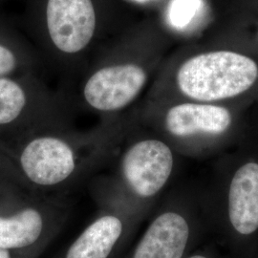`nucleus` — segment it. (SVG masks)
Segmentation results:
<instances>
[{
  "instance_id": "f257e3e1",
  "label": "nucleus",
  "mask_w": 258,
  "mask_h": 258,
  "mask_svg": "<svg viewBox=\"0 0 258 258\" xmlns=\"http://www.w3.org/2000/svg\"><path fill=\"white\" fill-rule=\"evenodd\" d=\"M134 123L132 108L122 115L102 118L86 131L40 132L5 148L33 192L61 195L115 159Z\"/></svg>"
},
{
  "instance_id": "f03ea898",
  "label": "nucleus",
  "mask_w": 258,
  "mask_h": 258,
  "mask_svg": "<svg viewBox=\"0 0 258 258\" xmlns=\"http://www.w3.org/2000/svg\"><path fill=\"white\" fill-rule=\"evenodd\" d=\"M166 45L162 29L150 21L121 30L84 69L78 102L101 119L131 110L163 63Z\"/></svg>"
},
{
  "instance_id": "7ed1b4c3",
  "label": "nucleus",
  "mask_w": 258,
  "mask_h": 258,
  "mask_svg": "<svg viewBox=\"0 0 258 258\" xmlns=\"http://www.w3.org/2000/svg\"><path fill=\"white\" fill-rule=\"evenodd\" d=\"M29 25L44 63L75 74L121 31L119 0H29Z\"/></svg>"
},
{
  "instance_id": "20e7f679",
  "label": "nucleus",
  "mask_w": 258,
  "mask_h": 258,
  "mask_svg": "<svg viewBox=\"0 0 258 258\" xmlns=\"http://www.w3.org/2000/svg\"><path fill=\"white\" fill-rule=\"evenodd\" d=\"M146 99L208 103L258 99V62L232 50L177 55L162 63Z\"/></svg>"
},
{
  "instance_id": "39448f33",
  "label": "nucleus",
  "mask_w": 258,
  "mask_h": 258,
  "mask_svg": "<svg viewBox=\"0 0 258 258\" xmlns=\"http://www.w3.org/2000/svg\"><path fill=\"white\" fill-rule=\"evenodd\" d=\"M242 104L146 99L133 113L139 126L165 140L178 155L200 158L235 143Z\"/></svg>"
},
{
  "instance_id": "423d86ee",
  "label": "nucleus",
  "mask_w": 258,
  "mask_h": 258,
  "mask_svg": "<svg viewBox=\"0 0 258 258\" xmlns=\"http://www.w3.org/2000/svg\"><path fill=\"white\" fill-rule=\"evenodd\" d=\"M177 155L165 140L140 132L135 120L115 158V174L100 184L145 218L172 179Z\"/></svg>"
},
{
  "instance_id": "0eeeda50",
  "label": "nucleus",
  "mask_w": 258,
  "mask_h": 258,
  "mask_svg": "<svg viewBox=\"0 0 258 258\" xmlns=\"http://www.w3.org/2000/svg\"><path fill=\"white\" fill-rule=\"evenodd\" d=\"M73 128L70 102L38 75L0 78V143L10 147L31 135Z\"/></svg>"
},
{
  "instance_id": "6e6552de",
  "label": "nucleus",
  "mask_w": 258,
  "mask_h": 258,
  "mask_svg": "<svg viewBox=\"0 0 258 258\" xmlns=\"http://www.w3.org/2000/svg\"><path fill=\"white\" fill-rule=\"evenodd\" d=\"M70 211V204L62 195L0 187V249L49 246L64 226Z\"/></svg>"
},
{
  "instance_id": "1a4fd4ad",
  "label": "nucleus",
  "mask_w": 258,
  "mask_h": 258,
  "mask_svg": "<svg viewBox=\"0 0 258 258\" xmlns=\"http://www.w3.org/2000/svg\"><path fill=\"white\" fill-rule=\"evenodd\" d=\"M214 210V216L236 235L248 238L257 233L258 153H242L224 166Z\"/></svg>"
},
{
  "instance_id": "9d476101",
  "label": "nucleus",
  "mask_w": 258,
  "mask_h": 258,
  "mask_svg": "<svg viewBox=\"0 0 258 258\" xmlns=\"http://www.w3.org/2000/svg\"><path fill=\"white\" fill-rule=\"evenodd\" d=\"M100 210L93 221L55 258H114L144 218L99 184Z\"/></svg>"
},
{
  "instance_id": "9b49d317",
  "label": "nucleus",
  "mask_w": 258,
  "mask_h": 258,
  "mask_svg": "<svg viewBox=\"0 0 258 258\" xmlns=\"http://www.w3.org/2000/svg\"><path fill=\"white\" fill-rule=\"evenodd\" d=\"M197 209L176 197L155 213L141 239L123 258H184L194 231Z\"/></svg>"
},
{
  "instance_id": "f8f14e48",
  "label": "nucleus",
  "mask_w": 258,
  "mask_h": 258,
  "mask_svg": "<svg viewBox=\"0 0 258 258\" xmlns=\"http://www.w3.org/2000/svg\"><path fill=\"white\" fill-rule=\"evenodd\" d=\"M44 61L35 45L0 25V78L37 74Z\"/></svg>"
},
{
  "instance_id": "ddd939ff",
  "label": "nucleus",
  "mask_w": 258,
  "mask_h": 258,
  "mask_svg": "<svg viewBox=\"0 0 258 258\" xmlns=\"http://www.w3.org/2000/svg\"><path fill=\"white\" fill-rule=\"evenodd\" d=\"M0 186H17L33 192L14 164L9 152L0 143ZM35 194V192H33Z\"/></svg>"
},
{
  "instance_id": "4468645a",
  "label": "nucleus",
  "mask_w": 258,
  "mask_h": 258,
  "mask_svg": "<svg viewBox=\"0 0 258 258\" xmlns=\"http://www.w3.org/2000/svg\"><path fill=\"white\" fill-rule=\"evenodd\" d=\"M48 246H38L26 249H0V258H38Z\"/></svg>"
},
{
  "instance_id": "2eb2a0df",
  "label": "nucleus",
  "mask_w": 258,
  "mask_h": 258,
  "mask_svg": "<svg viewBox=\"0 0 258 258\" xmlns=\"http://www.w3.org/2000/svg\"><path fill=\"white\" fill-rule=\"evenodd\" d=\"M185 258H209L207 257L206 255H203V254H194V255H190V256H188V257Z\"/></svg>"
},
{
  "instance_id": "dca6fc26",
  "label": "nucleus",
  "mask_w": 258,
  "mask_h": 258,
  "mask_svg": "<svg viewBox=\"0 0 258 258\" xmlns=\"http://www.w3.org/2000/svg\"><path fill=\"white\" fill-rule=\"evenodd\" d=\"M257 37H258V33H257Z\"/></svg>"
}]
</instances>
